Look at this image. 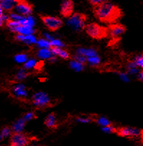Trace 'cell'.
Wrapping results in <instances>:
<instances>
[{"mask_svg": "<svg viewBox=\"0 0 143 146\" xmlns=\"http://www.w3.org/2000/svg\"><path fill=\"white\" fill-rule=\"evenodd\" d=\"M16 4L15 0H1L0 6L2 8L3 11L12 12L14 10Z\"/></svg>", "mask_w": 143, "mask_h": 146, "instance_id": "13", "label": "cell"}, {"mask_svg": "<svg viewBox=\"0 0 143 146\" xmlns=\"http://www.w3.org/2000/svg\"><path fill=\"white\" fill-rule=\"evenodd\" d=\"M102 130L104 133H117V128L113 126V125H108L106 127H102Z\"/></svg>", "mask_w": 143, "mask_h": 146, "instance_id": "21", "label": "cell"}, {"mask_svg": "<svg viewBox=\"0 0 143 146\" xmlns=\"http://www.w3.org/2000/svg\"><path fill=\"white\" fill-rule=\"evenodd\" d=\"M30 139L23 132L12 133L10 135V145L12 146H28Z\"/></svg>", "mask_w": 143, "mask_h": 146, "instance_id": "7", "label": "cell"}, {"mask_svg": "<svg viewBox=\"0 0 143 146\" xmlns=\"http://www.w3.org/2000/svg\"><path fill=\"white\" fill-rule=\"evenodd\" d=\"M12 133V128L10 127L6 126L5 127L2 128V131H1V135H2V138H6V137H10V135Z\"/></svg>", "mask_w": 143, "mask_h": 146, "instance_id": "18", "label": "cell"}, {"mask_svg": "<svg viewBox=\"0 0 143 146\" xmlns=\"http://www.w3.org/2000/svg\"><path fill=\"white\" fill-rule=\"evenodd\" d=\"M0 1H1V0H0Z\"/></svg>", "mask_w": 143, "mask_h": 146, "instance_id": "35", "label": "cell"}, {"mask_svg": "<svg viewBox=\"0 0 143 146\" xmlns=\"http://www.w3.org/2000/svg\"><path fill=\"white\" fill-rule=\"evenodd\" d=\"M16 4L14 10L23 17H29L33 12V6L27 0H15Z\"/></svg>", "mask_w": 143, "mask_h": 146, "instance_id": "6", "label": "cell"}, {"mask_svg": "<svg viewBox=\"0 0 143 146\" xmlns=\"http://www.w3.org/2000/svg\"><path fill=\"white\" fill-rule=\"evenodd\" d=\"M117 134L124 137H137L141 135L142 129L132 127H121L117 128Z\"/></svg>", "mask_w": 143, "mask_h": 146, "instance_id": "8", "label": "cell"}, {"mask_svg": "<svg viewBox=\"0 0 143 146\" xmlns=\"http://www.w3.org/2000/svg\"><path fill=\"white\" fill-rule=\"evenodd\" d=\"M44 124L47 127H48L49 129H55L58 127V122L57 119H56V113L52 112L50 115L45 117V120H44Z\"/></svg>", "mask_w": 143, "mask_h": 146, "instance_id": "12", "label": "cell"}, {"mask_svg": "<svg viewBox=\"0 0 143 146\" xmlns=\"http://www.w3.org/2000/svg\"><path fill=\"white\" fill-rule=\"evenodd\" d=\"M50 45H53V46H58L61 47L63 45V43L61 41L58 40H53L51 42H50Z\"/></svg>", "mask_w": 143, "mask_h": 146, "instance_id": "29", "label": "cell"}, {"mask_svg": "<svg viewBox=\"0 0 143 146\" xmlns=\"http://www.w3.org/2000/svg\"><path fill=\"white\" fill-rule=\"evenodd\" d=\"M74 2L72 0H63L60 5V13L65 18H68L73 14Z\"/></svg>", "mask_w": 143, "mask_h": 146, "instance_id": "10", "label": "cell"}, {"mask_svg": "<svg viewBox=\"0 0 143 146\" xmlns=\"http://www.w3.org/2000/svg\"><path fill=\"white\" fill-rule=\"evenodd\" d=\"M2 15H3V9H2V8L0 6V16H2Z\"/></svg>", "mask_w": 143, "mask_h": 146, "instance_id": "32", "label": "cell"}, {"mask_svg": "<svg viewBox=\"0 0 143 146\" xmlns=\"http://www.w3.org/2000/svg\"><path fill=\"white\" fill-rule=\"evenodd\" d=\"M142 78H143V73L142 71L140 72L138 75V80H140V82H142Z\"/></svg>", "mask_w": 143, "mask_h": 146, "instance_id": "30", "label": "cell"}, {"mask_svg": "<svg viewBox=\"0 0 143 146\" xmlns=\"http://www.w3.org/2000/svg\"><path fill=\"white\" fill-rule=\"evenodd\" d=\"M93 13L99 21L109 25L116 23L124 15L119 7L109 2V1L99 6L93 7Z\"/></svg>", "mask_w": 143, "mask_h": 146, "instance_id": "1", "label": "cell"}, {"mask_svg": "<svg viewBox=\"0 0 143 146\" xmlns=\"http://www.w3.org/2000/svg\"><path fill=\"white\" fill-rule=\"evenodd\" d=\"M32 102L37 108L45 109L53 106L52 101L49 96L44 92H38L32 97Z\"/></svg>", "mask_w": 143, "mask_h": 146, "instance_id": "5", "label": "cell"}, {"mask_svg": "<svg viewBox=\"0 0 143 146\" xmlns=\"http://www.w3.org/2000/svg\"><path fill=\"white\" fill-rule=\"evenodd\" d=\"M2 140V135H0V142H1V140Z\"/></svg>", "mask_w": 143, "mask_h": 146, "instance_id": "33", "label": "cell"}, {"mask_svg": "<svg viewBox=\"0 0 143 146\" xmlns=\"http://www.w3.org/2000/svg\"><path fill=\"white\" fill-rule=\"evenodd\" d=\"M38 45L41 48H49L50 47V42L47 40L46 39H41L38 41Z\"/></svg>", "mask_w": 143, "mask_h": 146, "instance_id": "22", "label": "cell"}, {"mask_svg": "<svg viewBox=\"0 0 143 146\" xmlns=\"http://www.w3.org/2000/svg\"><path fill=\"white\" fill-rule=\"evenodd\" d=\"M8 146H12V145H8Z\"/></svg>", "mask_w": 143, "mask_h": 146, "instance_id": "34", "label": "cell"}, {"mask_svg": "<svg viewBox=\"0 0 143 146\" xmlns=\"http://www.w3.org/2000/svg\"><path fill=\"white\" fill-rule=\"evenodd\" d=\"M49 49H50L53 56H58V57L63 58V60H68V59L71 58V55L68 53V50L63 49L61 47L50 45Z\"/></svg>", "mask_w": 143, "mask_h": 146, "instance_id": "11", "label": "cell"}, {"mask_svg": "<svg viewBox=\"0 0 143 146\" xmlns=\"http://www.w3.org/2000/svg\"><path fill=\"white\" fill-rule=\"evenodd\" d=\"M5 22H6V25L7 26L8 28H9V30H10L12 33H17V28H18L19 26L20 25V22L17 21V20H12V19H11L9 17Z\"/></svg>", "mask_w": 143, "mask_h": 146, "instance_id": "15", "label": "cell"}, {"mask_svg": "<svg viewBox=\"0 0 143 146\" xmlns=\"http://www.w3.org/2000/svg\"><path fill=\"white\" fill-rule=\"evenodd\" d=\"M40 19L44 25L50 32H56L63 26V21L58 17L50 15H39Z\"/></svg>", "mask_w": 143, "mask_h": 146, "instance_id": "4", "label": "cell"}, {"mask_svg": "<svg viewBox=\"0 0 143 146\" xmlns=\"http://www.w3.org/2000/svg\"><path fill=\"white\" fill-rule=\"evenodd\" d=\"M26 121L24 120L23 118L18 119L17 121L15 122L12 126V133H20V132H23V129L25 125Z\"/></svg>", "mask_w": 143, "mask_h": 146, "instance_id": "14", "label": "cell"}, {"mask_svg": "<svg viewBox=\"0 0 143 146\" xmlns=\"http://www.w3.org/2000/svg\"><path fill=\"white\" fill-rule=\"evenodd\" d=\"M29 74H30V73L25 72L24 70H21V71L18 73V74H17V78L21 80L23 79V78H24L25 77H27Z\"/></svg>", "mask_w": 143, "mask_h": 146, "instance_id": "28", "label": "cell"}, {"mask_svg": "<svg viewBox=\"0 0 143 146\" xmlns=\"http://www.w3.org/2000/svg\"><path fill=\"white\" fill-rule=\"evenodd\" d=\"M143 57L142 55H140V56H137L134 59V63L136 64V66L140 68H142L143 67Z\"/></svg>", "mask_w": 143, "mask_h": 146, "instance_id": "25", "label": "cell"}, {"mask_svg": "<svg viewBox=\"0 0 143 146\" xmlns=\"http://www.w3.org/2000/svg\"><path fill=\"white\" fill-rule=\"evenodd\" d=\"M38 56L42 59L50 60L53 57V54L49 48H40L38 52Z\"/></svg>", "mask_w": 143, "mask_h": 146, "instance_id": "16", "label": "cell"}, {"mask_svg": "<svg viewBox=\"0 0 143 146\" xmlns=\"http://www.w3.org/2000/svg\"><path fill=\"white\" fill-rule=\"evenodd\" d=\"M3 23H4L3 20H2V17H1V16H0V27H1V26H2V25H3Z\"/></svg>", "mask_w": 143, "mask_h": 146, "instance_id": "31", "label": "cell"}, {"mask_svg": "<svg viewBox=\"0 0 143 146\" xmlns=\"http://www.w3.org/2000/svg\"><path fill=\"white\" fill-rule=\"evenodd\" d=\"M14 92L17 96H20V97H25V96L27 95V93H26L25 91V87L22 86V85H20V86H17L14 88Z\"/></svg>", "mask_w": 143, "mask_h": 146, "instance_id": "17", "label": "cell"}, {"mask_svg": "<svg viewBox=\"0 0 143 146\" xmlns=\"http://www.w3.org/2000/svg\"><path fill=\"white\" fill-rule=\"evenodd\" d=\"M37 117H38L35 115V113L32 111V112H28L27 113V114H25V115H24V117H23V119L27 122V121H30L31 120V119H36Z\"/></svg>", "mask_w": 143, "mask_h": 146, "instance_id": "24", "label": "cell"}, {"mask_svg": "<svg viewBox=\"0 0 143 146\" xmlns=\"http://www.w3.org/2000/svg\"><path fill=\"white\" fill-rule=\"evenodd\" d=\"M95 122H97L99 125H101L102 127H106L108 126V125H112V122H110L109 119H107V118L104 117H100L99 119H96Z\"/></svg>", "mask_w": 143, "mask_h": 146, "instance_id": "19", "label": "cell"}, {"mask_svg": "<svg viewBox=\"0 0 143 146\" xmlns=\"http://www.w3.org/2000/svg\"><path fill=\"white\" fill-rule=\"evenodd\" d=\"M88 1L93 7L99 6V5H101V4L109 2V0H88Z\"/></svg>", "mask_w": 143, "mask_h": 146, "instance_id": "26", "label": "cell"}, {"mask_svg": "<svg viewBox=\"0 0 143 146\" xmlns=\"http://www.w3.org/2000/svg\"><path fill=\"white\" fill-rule=\"evenodd\" d=\"M109 30V35L113 39H119L126 31V27L120 23H113L109 25L107 27Z\"/></svg>", "mask_w": 143, "mask_h": 146, "instance_id": "9", "label": "cell"}, {"mask_svg": "<svg viewBox=\"0 0 143 146\" xmlns=\"http://www.w3.org/2000/svg\"><path fill=\"white\" fill-rule=\"evenodd\" d=\"M88 17L81 12H75L68 18V25L75 31L82 32L84 30Z\"/></svg>", "mask_w": 143, "mask_h": 146, "instance_id": "3", "label": "cell"}, {"mask_svg": "<svg viewBox=\"0 0 143 146\" xmlns=\"http://www.w3.org/2000/svg\"><path fill=\"white\" fill-rule=\"evenodd\" d=\"M35 63H36V60H34V59H31V60L24 62V67L25 69H30V68H34Z\"/></svg>", "mask_w": 143, "mask_h": 146, "instance_id": "23", "label": "cell"}, {"mask_svg": "<svg viewBox=\"0 0 143 146\" xmlns=\"http://www.w3.org/2000/svg\"><path fill=\"white\" fill-rule=\"evenodd\" d=\"M71 66H72V68H77L78 70H80V68H81V67H83V64L79 63V62L77 61V60H73V61H71Z\"/></svg>", "mask_w": 143, "mask_h": 146, "instance_id": "27", "label": "cell"}, {"mask_svg": "<svg viewBox=\"0 0 143 146\" xmlns=\"http://www.w3.org/2000/svg\"><path fill=\"white\" fill-rule=\"evenodd\" d=\"M84 30L90 38L97 40L104 39L109 35V30L107 27H104L96 23L86 24Z\"/></svg>", "mask_w": 143, "mask_h": 146, "instance_id": "2", "label": "cell"}, {"mask_svg": "<svg viewBox=\"0 0 143 146\" xmlns=\"http://www.w3.org/2000/svg\"><path fill=\"white\" fill-rule=\"evenodd\" d=\"M15 59L18 63H24V62L27 61V56L26 54H24V53H20V54H17L15 56Z\"/></svg>", "mask_w": 143, "mask_h": 146, "instance_id": "20", "label": "cell"}]
</instances>
